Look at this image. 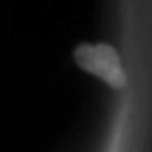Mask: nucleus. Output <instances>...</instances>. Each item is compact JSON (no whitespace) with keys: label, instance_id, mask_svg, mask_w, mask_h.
I'll list each match as a JSON object with an SVG mask.
<instances>
[{"label":"nucleus","instance_id":"obj_1","mask_svg":"<svg viewBox=\"0 0 152 152\" xmlns=\"http://www.w3.org/2000/svg\"><path fill=\"white\" fill-rule=\"evenodd\" d=\"M77 66L95 77L103 79L112 88L121 90L126 84V73L119 53L108 44H81L73 53Z\"/></svg>","mask_w":152,"mask_h":152}]
</instances>
